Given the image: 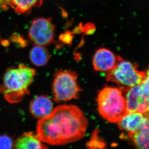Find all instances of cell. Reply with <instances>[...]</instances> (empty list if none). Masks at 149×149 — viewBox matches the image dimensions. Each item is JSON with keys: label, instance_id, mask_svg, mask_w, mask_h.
<instances>
[{"label": "cell", "instance_id": "6da1fadb", "mask_svg": "<svg viewBox=\"0 0 149 149\" xmlns=\"http://www.w3.org/2000/svg\"><path fill=\"white\" fill-rule=\"evenodd\" d=\"M88 126V120L80 109L63 105L38 120L37 135L40 141L49 145H64L82 139Z\"/></svg>", "mask_w": 149, "mask_h": 149}, {"label": "cell", "instance_id": "7a4b0ae2", "mask_svg": "<svg viewBox=\"0 0 149 149\" xmlns=\"http://www.w3.org/2000/svg\"><path fill=\"white\" fill-rule=\"evenodd\" d=\"M35 74V69L22 64L9 68L4 75L3 84L0 85V93L9 102H19L29 94V88Z\"/></svg>", "mask_w": 149, "mask_h": 149}, {"label": "cell", "instance_id": "3957f363", "mask_svg": "<svg viewBox=\"0 0 149 149\" xmlns=\"http://www.w3.org/2000/svg\"><path fill=\"white\" fill-rule=\"evenodd\" d=\"M97 101L99 113L109 122L118 123L128 113L125 99L119 88L105 87L99 93Z\"/></svg>", "mask_w": 149, "mask_h": 149}, {"label": "cell", "instance_id": "277c9868", "mask_svg": "<svg viewBox=\"0 0 149 149\" xmlns=\"http://www.w3.org/2000/svg\"><path fill=\"white\" fill-rule=\"evenodd\" d=\"M52 87L54 100L58 102L77 98L81 90L76 72L70 70H60L56 72Z\"/></svg>", "mask_w": 149, "mask_h": 149}, {"label": "cell", "instance_id": "5b68a950", "mask_svg": "<svg viewBox=\"0 0 149 149\" xmlns=\"http://www.w3.org/2000/svg\"><path fill=\"white\" fill-rule=\"evenodd\" d=\"M137 65L122 58L115 67L106 75L107 81L114 82L122 87H132L141 84L148 75L146 72L139 71Z\"/></svg>", "mask_w": 149, "mask_h": 149}, {"label": "cell", "instance_id": "8992f818", "mask_svg": "<svg viewBox=\"0 0 149 149\" xmlns=\"http://www.w3.org/2000/svg\"><path fill=\"white\" fill-rule=\"evenodd\" d=\"M149 80L148 74L139 85L119 88L125 99L128 113H149Z\"/></svg>", "mask_w": 149, "mask_h": 149}, {"label": "cell", "instance_id": "52a82bcc", "mask_svg": "<svg viewBox=\"0 0 149 149\" xmlns=\"http://www.w3.org/2000/svg\"><path fill=\"white\" fill-rule=\"evenodd\" d=\"M55 29V26L49 19L37 18L30 26L29 36L35 45H46L53 41Z\"/></svg>", "mask_w": 149, "mask_h": 149}, {"label": "cell", "instance_id": "ba28073f", "mask_svg": "<svg viewBox=\"0 0 149 149\" xmlns=\"http://www.w3.org/2000/svg\"><path fill=\"white\" fill-rule=\"evenodd\" d=\"M121 58L108 49L100 48L93 56V66L97 71L107 72L113 69Z\"/></svg>", "mask_w": 149, "mask_h": 149}, {"label": "cell", "instance_id": "9c48e42d", "mask_svg": "<svg viewBox=\"0 0 149 149\" xmlns=\"http://www.w3.org/2000/svg\"><path fill=\"white\" fill-rule=\"evenodd\" d=\"M117 123L120 130L132 133L149 123V113H128Z\"/></svg>", "mask_w": 149, "mask_h": 149}, {"label": "cell", "instance_id": "30bf717a", "mask_svg": "<svg viewBox=\"0 0 149 149\" xmlns=\"http://www.w3.org/2000/svg\"><path fill=\"white\" fill-rule=\"evenodd\" d=\"M53 107L52 102L49 97L41 95L31 102L29 109L33 116L41 119L50 114L53 110Z\"/></svg>", "mask_w": 149, "mask_h": 149}, {"label": "cell", "instance_id": "8fae6325", "mask_svg": "<svg viewBox=\"0 0 149 149\" xmlns=\"http://www.w3.org/2000/svg\"><path fill=\"white\" fill-rule=\"evenodd\" d=\"M37 134L33 132L23 133L13 143V147L17 149H45L48 147L42 143Z\"/></svg>", "mask_w": 149, "mask_h": 149}, {"label": "cell", "instance_id": "7c38bea8", "mask_svg": "<svg viewBox=\"0 0 149 149\" xmlns=\"http://www.w3.org/2000/svg\"><path fill=\"white\" fill-rule=\"evenodd\" d=\"M149 123L143 128L132 133H128V136L138 148H149Z\"/></svg>", "mask_w": 149, "mask_h": 149}, {"label": "cell", "instance_id": "4fadbf2b", "mask_svg": "<svg viewBox=\"0 0 149 149\" xmlns=\"http://www.w3.org/2000/svg\"><path fill=\"white\" fill-rule=\"evenodd\" d=\"M29 58L30 61L36 66H45L49 60V53L45 47L36 45L30 51Z\"/></svg>", "mask_w": 149, "mask_h": 149}, {"label": "cell", "instance_id": "5bb4252c", "mask_svg": "<svg viewBox=\"0 0 149 149\" xmlns=\"http://www.w3.org/2000/svg\"><path fill=\"white\" fill-rule=\"evenodd\" d=\"M8 3L17 13H25L33 7L42 5V0H7Z\"/></svg>", "mask_w": 149, "mask_h": 149}, {"label": "cell", "instance_id": "9a60e30c", "mask_svg": "<svg viewBox=\"0 0 149 149\" xmlns=\"http://www.w3.org/2000/svg\"><path fill=\"white\" fill-rule=\"evenodd\" d=\"M13 145L10 137L5 135L0 136V149H11Z\"/></svg>", "mask_w": 149, "mask_h": 149}, {"label": "cell", "instance_id": "2e32d148", "mask_svg": "<svg viewBox=\"0 0 149 149\" xmlns=\"http://www.w3.org/2000/svg\"><path fill=\"white\" fill-rule=\"evenodd\" d=\"M1 0H0V2H1Z\"/></svg>", "mask_w": 149, "mask_h": 149}]
</instances>
